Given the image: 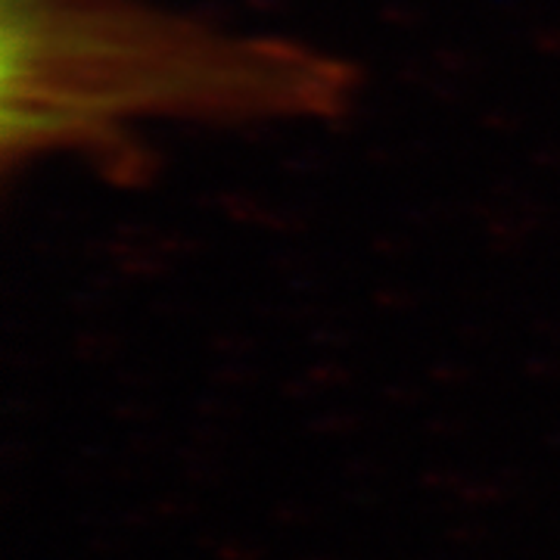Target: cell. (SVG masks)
I'll return each instance as SVG.
<instances>
[{
  "label": "cell",
  "instance_id": "1",
  "mask_svg": "<svg viewBox=\"0 0 560 560\" xmlns=\"http://www.w3.org/2000/svg\"><path fill=\"white\" fill-rule=\"evenodd\" d=\"M3 168L47 153L128 162L150 119H330L349 66L283 38L228 35L140 0H0Z\"/></svg>",
  "mask_w": 560,
  "mask_h": 560
}]
</instances>
